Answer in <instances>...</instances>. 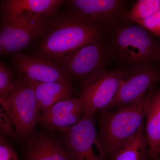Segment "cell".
I'll list each match as a JSON object with an SVG mask.
<instances>
[{
  "mask_svg": "<svg viewBox=\"0 0 160 160\" xmlns=\"http://www.w3.org/2000/svg\"><path fill=\"white\" fill-rule=\"evenodd\" d=\"M103 36L102 26L72 16L51 20L41 40L40 55L59 64L73 52Z\"/></svg>",
  "mask_w": 160,
  "mask_h": 160,
  "instance_id": "6da1fadb",
  "label": "cell"
},
{
  "mask_svg": "<svg viewBox=\"0 0 160 160\" xmlns=\"http://www.w3.org/2000/svg\"><path fill=\"white\" fill-rule=\"evenodd\" d=\"M152 92H148L135 102L101 110L98 136L105 156L112 158L127 144L145 124V116Z\"/></svg>",
  "mask_w": 160,
  "mask_h": 160,
  "instance_id": "7a4b0ae2",
  "label": "cell"
},
{
  "mask_svg": "<svg viewBox=\"0 0 160 160\" xmlns=\"http://www.w3.org/2000/svg\"><path fill=\"white\" fill-rule=\"evenodd\" d=\"M111 44L109 45L113 56L132 69L159 58L160 48H157L148 31L139 25L119 28L112 37Z\"/></svg>",
  "mask_w": 160,
  "mask_h": 160,
  "instance_id": "3957f363",
  "label": "cell"
},
{
  "mask_svg": "<svg viewBox=\"0 0 160 160\" xmlns=\"http://www.w3.org/2000/svg\"><path fill=\"white\" fill-rule=\"evenodd\" d=\"M1 104L9 113L17 135L27 138L33 133L38 123L40 111L30 80L21 75L15 82L9 97Z\"/></svg>",
  "mask_w": 160,
  "mask_h": 160,
  "instance_id": "277c9868",
  "label": "cell"
},
{
  "mask_svg": "<svg viewBox=\"0 0 160 160\" xmlns=\"http://www.w3.org/2000/svg\"><path fill=\"white\" fill-rule=\"evenodd\" d=\"M113 57L110 46L102 38L73 52L59 64L70 77L85 81L107 71Z\"/></svg>",
  "mask_w": 160,
  "mask_h": 160,
  "instance_id": "5b68a950",
  "label": "cell"
},
{
  "mask_svg": "<svg viewBox=\"0 0 160 160\" xmlns=\"http://www.w3.org/2000/svg\"><path fill=\"white\" fill-rule=\"evenodd\" d=\"M128 71L114 69L83 81L79 98L84 106L83 116L94 117L96 112L107 109Z\"/></svg>",
  "mask_w": 160,
  "mask_h": 160,
  "instance_id": "8992f818",
  "label": "cell"
},
{
  "mask_svg": "<svg viewBox=\"0 0 160 160\" xmlns=\"http://www.w3.org/2000/svg\"><path fill=\"white\" fill-rule=\"evenodd\" d=\"M64 142L72 160H104L94 117L82 116L74 126L64 129Z\"/></svg>",
  "mask_w": 160,
  "mask_h": 160,
  "instance_id": "52a82bcc",
  "label": "cell"
},
{
  "mask_svg": "<svg viewBox=\"0 0 160 160\" xmlns=\"http://www.w3.org/2000/svg\"><path fill=\"white\" fill-rule=\"evenodd\" d=\"M51 19L9 21L3 20L0 31L1 55L19 52L44 34Z\"/></svg>",
  "mask_w": 160,
  "mask_h": 160,
  "instance_id": "ba28073f",
  "label": "cell"
},
{
  "mask_svg": "<svg viewBox=\"0 0 160 160\" xmlns=\"http://www.w3.org/2000/svg\"><path fill=\"white\" fill-rule=\"evenodd\" d=\"M157 72L150 64L129 70L123 78L109 110L129 105L144 97L158 79Z\"/></svg>",
  "mask_w": 160,
  "mask_h": 160,
  "instance_id": "9c48e42d",
  "label": "cell"
},
{
  "mask_svg": "<svg viewBox=\"0 0 160 160\" xmlns=\"http://www.w3.org/2000/svg\"><path fill=\"white\" fill-rule=\"evenodd\" d=\"M13 62L20 75L27 79L42 82L70 80V76L61 65L41 55L16 53Z\"/></svg>",
  "mask_w": 160,
  "mask_h": 160,
  "instance_id": "30bf717a",
  "label": "cell"
},
{
  "mask_svg": "<svg viewBox=\"0 0 160 160\" xmlns=\"http://www.w3.org/2000/svg\"><path fill=\"white\" fill-rule=\"evenodd\" d=\"M72 16L101 26L125 16L124 2L121 0L69 1Z\"/></svg>",
  "mask_w": 160,
  "mask_h": 160,
  "instance_id": "8fae6325",
  "label": "cell"
},
{
  "mask_svg": "<svg viewBox=\"0 0 160 160\" xmlns=\"http://www.w3.org/2000/svg\"><path fill=\"white\" fill-rule=\"evenodd\" d=\"M65 1L61 0H8L3 2L4 19L9 21L49 19L57 14Z\"/></svg>",
  "mask_w": 160,
  "mask_h": 160,
  "instance_id": "7c38bea8",
  "label": "cell"
},
{
  "mask_svg": "<svg viewBox=\"0 0 160 160\" xmlns=\"http://www.w3.org/2000/svg\"><path fill=\"white\" fill-rule=\"evenodd\" d=\"M84 106L80 98L60 100L39 117L38 123L51 130H61L74 126L82 118Z\"/></svg>",
  "mask_w": 160,
  "mask_h": 160,
  "instance_id": "4fadbf2b",
  "label": "cell"
},
{
  "mask_svg": "<svg viewBox=\"0 0 160 160\" xmlns=\"http://www.w3.org/2000/svg\"><path fill=\"white\" fill-rule=\"evenodd\" d=\"M144 133L148 152L152 160H158L160 153V88L152 93L145 116Z\"/></svg>",
  "mask_w": 160,
  "mask_h": 160,
  "instance_id": "5bb4252c",
  "label": "cell"
},
{
  "mask_svg": "<svg viewBox=\"0 0 160 160\" xmlns=\"http://www.w3.org/2000/svg\"><path fill=\"white\" fill-rule=\"evenodd\" d=\"M30 81L34 89L39 110L42 112L60 100L70 97L73 92L70 80L49 82Z\"/></svg>",
  "mask_w": 160,
  "mask_h": 160,
  "instance_id": "9a60e30c",
  "label": "cell"
},
{
  "mask_svg": "<svg viewBox=\"0 0 160 160\" xmlns=\"http://www.w3.org/2000/svg\"><path fill=\"white\" fill-rule=\"evenodd\" d=\"M26 160H72L67 149L46 135H40L26 152Z\"/></svg>",
  "mask_w": 160,
  "mask_h": 160,
  "instance_id": "2e32d148",
  "label": "cell"
},
{
  "mask_svg": "<svg viewBox=\"0 0 160 160\" xmlns=\"http://www.w3.org/2000/svg\"><path fill=\"white\" fill-rule=\"evenodd\" d=\"M148 148L144 126L125 146L119 149L112 160H144Z\"/></svg>",
  "mask_w": 160,
  "mask_h": 160,
  "instance_id": "e0dca14e",
  "label": "cell"
},
{
  "mask_svg": "<svg viewBox=\"0 0 160 160\" xmlns=\"http://www.w3.org/2000/svg\"><path fill=\"white\" fill-rule=\"evenodd\" d=\"M160 9V0H138L125 15L126 19L138 24Z\"/></svg>",
  "mask_w": 160,
  "mask_h": 160,
  "instance_id": "ac0fdd59",
  "label": "cell"
},
{
  "mask_svg": "<svg viewBox=\"0 0 160 160\" xmlns=\"http://www.w3.org/2000/svg\"><path fill=\"white\" fill-rule=\"evenodd\" d=\"M13 73L3 62L0 63V100L4 102L9 97L14 86Z\"/></svg>",
  "mask_w": 160,
  "mask_h": 160,
  "instance_id": "d6986e66",
  "label": "cell"
},
{
  "mask_svg": "<svg viewBox=\"0 0 160 160\" xmlns=\"http://www.w3.org/2000/svg\"><path fill=\"white\" fill-rule=\"evenodd\" d=\"M138 24L160 38V9Z\"/></svg>",
  "mask_w": 160,
  "mask_h": 160,
  "instance_id": "ffe728a7",
  "label": "cell"
},
{
  "mask_svg": "<svg viewBox=\"0 0 160 160\" xmlns=\"http://www.w3.org/2000/svg\"><path fill=\"white\" fill-rule=\"evenodd\" d=\"M2 107L0 113L1 130L11 137H15L17 133L11 118L6 108Z\"/></svg>",
  "mask_w": 160,
  "mask_h": 160,
  "instance_id": "44dd1931",
  "label": "cell"
},
{
  "mask_svg": "<svg viewBox=\"0 0 160 160\" xmlns=\"http://www.w3.org/2000/svg\"><path fill=\"white\" fill-rule=\"evenodd\" d=\"M0 160H19L16 152L2 137L0 140Z\"/></svg>",
  "mask_w": 160,
  "mask_h": 160,
  "instance_id": "7402d4cb",
  "label": "cell"
},
{
  "mask_svg": "<svg viewBox=\"0 0 160 160\" xmlns=\"http://www.w3.org/2000/svg\"><path fill=\"white\" fill-rule=\"evenodd\" d=\"M159 58L160 59V48L159 49Z\"/></svg>",
  "mask_w": 160,
  "mask_h": 160,
  "instance_id": "603a6c76",
  "label": "cell"
}]
</instances>
